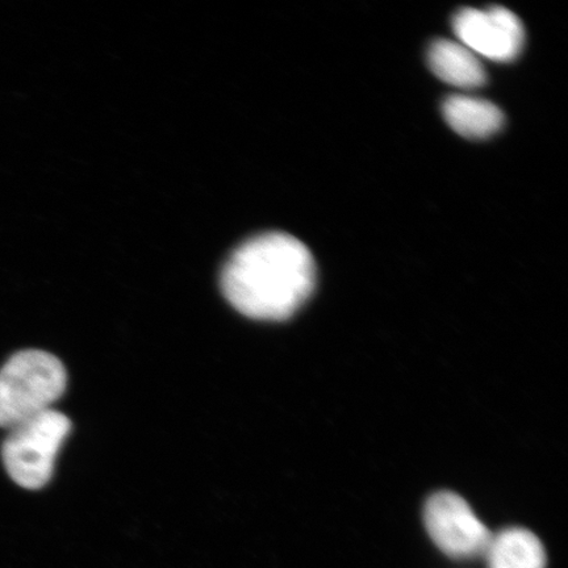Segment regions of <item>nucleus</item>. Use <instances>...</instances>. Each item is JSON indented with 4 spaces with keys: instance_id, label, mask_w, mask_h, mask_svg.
<instances>
[{
    "instance_id": "obj_3",
    "label": "nucleus",
    "mask_w": 568,
    "mask_h": 568,
    "mask_svg": "<svg viewBox=\"0 0 568 568\" xmlns=\"http://www.w3.org/2000/svg\"><path fill=\"white\" fill-rule=\"evenodd\" d=\"M70 429L69 418L54 409L13 426L2 447L11 479L27 489L44 487L52 478L57 454Z\"/></svg>"
},
{
    "instance_id": "obj_5",
    "label": "nucleus",
    "mask_w": 568,
    "mask_h": 568,
    "mask_svg": "<svg viewBox=\"0 0 568 568\" xmlns=\"http://www.w3.org/2000/svg\"><path fill=\"white\" fill-rule=\"evenodd\" d=\"M453 28L460 44L478 57L509 62L523 52L525 30L521 20L504 7L460 10L454 17Z\"/></svg>"
},
{
    "instance_id": "obj_7",
    "label": "nucleus",
    "mask_w": 568,
    "mask_h": 568,
    "mask_svg": "<svg viewBox=\"0 0 568 568\" xmlns=\"http://www.w3.org/2000/svg\"><path fill=\"white\" fill-rule=\"evenodd\" d=\"M485 557L488 568H546V551L535 532L509 528L489 541Z\"/></svg>"
},
{
    "instance_id": "obj_6",
    "label": "nucleus",
    "mask_w": 568,
    "mask_h": 568,
    "mask_svg": "<svg viewBox=\"0 0 568 568\" xmlns=\"http://www.w3.org/2000/svg\"><path fill=\"white\" fill-rule=\"evenodd\" d=\"M429 67L439 80L460 89H477L487 81L479 57L460 42L437 40L428 52Z\"/></svg>"
},
{
    "instance_id": "obj_8",
    "label": "nucleus",
    "mask_w": 568,
    "mask_h": 568,
    "mask_svg": "<svg viewBox=\"0 0 568 568\" xmlns=\"http://www.w3.org/2000/svg\"><path fill=\"white\" fill-rule=\"evenodd\" d=\"M443 112L452 130L467 139L491 138L504 124L503 112L494 103L478 98H447Z\"/></svg>"
},
{
    "instance_id": "obj_1",
    "label": "nucleus",
    "mask_w": 568,
    "mask_h": 568,
    "mask_svg": "<svg viewBox=\"0 0 568 568\" xmlns=\"http://www.w3.org/2000/svg\"><path fill=\"white\" fill-rule=\"evenodd\" d=\"M316 264L310 248L287 233L260 234L234 251L222 290L241 315L261 322L293 317L314 294Z\"/></svg>"
},
{
    "instance_id": "obj_2",
    "label": "nucleus",
    "mask_w": 568,
    "mask_h": 568,
    "mask_svg": "<svg viewBox=\"0 0 568 568\" xmlns=\"http://www.w3.org/2000/svg\"><path fill=\"white\" fill-rule=\"evenodd\" d=\"M62 362L41 351L20 352L0 368V428L11 429L52 409L65 393Z\"/></svg>"
},
{
    "instance_id": "obj_4",
    "label": "nucleus",
    "mask_w": 568,
    "mask_h": 568,
    "mask_svg": "<svg viewBox=\"0 0 568 568\" xmlns=\"http://www.w3.org/2000/svg\"><path fill=\"white\" fill-rule=\"evenodd\" d=\"M424 523L433 542L450 558L485 556L493 537L464 497L450 491L429 497L424 508Z\"/></svg>"
}]
</instances>
